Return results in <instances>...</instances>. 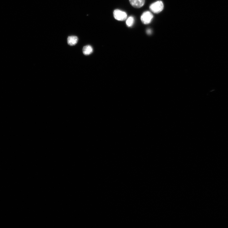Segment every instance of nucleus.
Masks as SVG:
<instances>
[{
    "label": "nucleus",
    "mask_w": 228,
    "mask_h": 228,
    "mask_svg": "<svg viewBox=\"0 0 228 228\" xmlns=\"http://www.w3.org/2000/svg\"><path fill=\"white\" fill-rule=\"evenodd\" d=\"M78 41V38L76 36H68L67 38V43L71 46L76 45Z\"/></svg>",
    "instance_id": "obj_5"
},
{
    "label": "nucleus",
    "mask_w": 228,
    "mask_h": 228,
    "mask_svg": "<svg viewBox=\"0 0 228 228\" xmlns=\"http://www.w3.org/2000/svg\"><path fill=\"white\" fill-rule=\"evenodd\" d=\"M151 30H150V29H148L147 30V33L148 34H150V33H151Z\"/></svg>",
    "instance_id": "obj_8"
},
{
    "label": "nucleus",
    "mask_w": 228,
    "mask_h": 228,
    "mask_svg": "<svg viewBox=\"0 0 228 228\" xmlns=\"http://www.w3.org/2000/svg\"><path fill=\"white\" fill-rule=\"evenodd\" d=\"M82 51L84 55H88L93 53L94 50L91 46L87 45L83 47Z\"/></svg>",
    "instance_id": "obj_6"
},
{
    "label": "nucleus",
    "mask_w": 228,
    "mask_h": 228,
    "mask_svg": "<svg viewBox=\"0 0 228 228\" xmlns=\"http://www.w3.org/2000/svg\"><path fill=\"white\" fill-rule=\"evenodd\" d=\"M114 18L118 21H124L126 20L127 17L126 13L119 9L115 10L114 12Z\"/></svg>",
    "instance_id": "obj_3"
},
{
    "label": "nucleus",
    "mask_w": 228,
    "mask_h": 228,
    "mask_svg": "<svg viewBox=\"0 0 228 228\" xmlns=\"http://www.w3.org/2000/svg\"><path fill=\"white\" fill-rule=\"evenodd\" d=\"M164 6L163 2L158 1L152 4L150 6V9L152 12L155 14L160 13L163 9Z\"/></svg>",
    "instance_id": "obj_1"
},
{
    "label": "nucleus",
    "mask_w": 228,
    "mask_h": 228,
    "mask_svg": "<svg viewBox=\"0 0 228 228\" xmlns=\"http://www.w3.org/2000/svg\"><path fill=\"white\" fill-rule=\"evenodd\" d=\"M134 22V18L132 16H130L127 19L126 21V24L129 27L132 26Z\"/></svg>",
    "instance_id": "obj_7"
},
{
    "label": "nucleus",
    "mask_w": 228,
    "mask_h": 228,
    "mask_svg": "<svg viewBox=\"0 0 228 228\" xmlns=\"http://www.w3.org/2000/svg\"><path fill=\"white\" fill-rule=\"evenodd\" d=\"M131 5L136 8H140L144 5L145 0H129Z\"/></svg>",
    "instance_id": "obj_4"
},
{
    "label": "nucleus",
    "mask_w": 228,
    "mask_h": 228,
    "mask_svg": "<svg viewBox=\"0 0 228 228\" xmlns=\"http://www.w3.org/2000/svg\"><path fill=\"white\" fill-rule=\"evenodd\" d=\"M153 18V16L151 12L146 11L141 15V20L144 24H147L151 22Z\"/></svg>",
    "instance_id": "obj_2"
}]
</instances>
